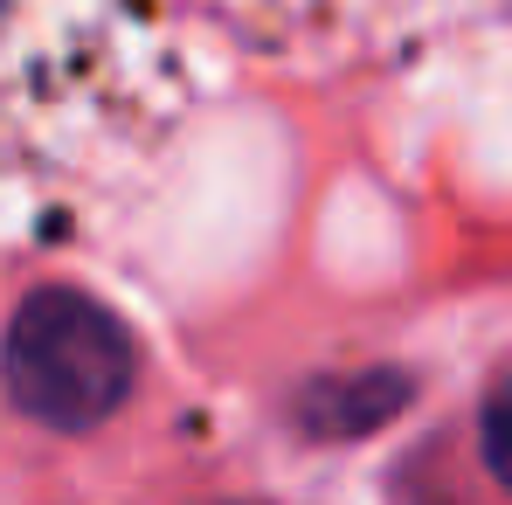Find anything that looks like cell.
Here are the masks:
<instances>
[{
	"mask_svg": "<svg viewBox=\"0 0 512 505\" xmlns=\"http://www.w3.org/2000/svg\"><path fill=\"white\" fill-rule=\"evenodd\" d=\"M388 409H402V381H395V374L326 381V388L305 395V429H319V436H353V429L381 422Z\"/></svg>",
	"mask_w": 512,
	"mask_h": 505,
	"instance_id": "3957f363",
	"label": "cell"
},
{
	"mask_svg": "<svg viewBox=\"0 0 512 505\" xmlns=\"http://www.w3.org/2000/svg\"><path fill=\"white\" fill-rule=\"evenodd\" d=\"M173 111L167 0H0V229L104 194Z\"/></svg>",
	"mask_w": 512,
	"mask_h": 505,
	"instance_id": "6da1fadb",
	"label": "cell"
},
{
	"mask_svg": "<svg viewBox=\"0 0 512 505\" xmlns=\"http://www.w3.org/2000/svg\"><path fill=\"white\" fill-rule=\"evenodd\" d=\"M478 443H485V464H492V478L512 492V374L492 388V402H485V422H478Z\"/></svg>",
	"mask_w": 512,
	"mask_h": 505,
	"instance_id": "277c9868",
	"label": "cell"
},
{
	"mask_svg": "<svg viewBox=\"0 0 512 505\" xmlns=\"http://www.w3.org/2000/svg\"><path fill=\"white\" fill-rule=\"evenodd\" d=\"M7 395L49 429H97L132 395V333L70 284L35 291L0 346Z\"/></svg>",
	"mask_w": 512,
	"mask_h": 505,
	"instance_id": "7a4b0ae2",
	"label": "cell"
}]
</instances>
